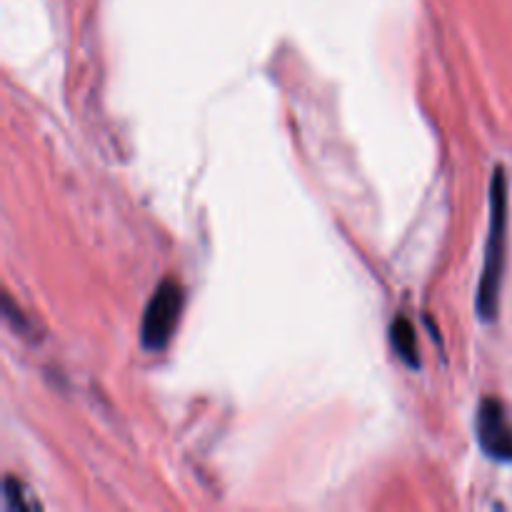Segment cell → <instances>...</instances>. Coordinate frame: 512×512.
I'll use <instances>...</instances> for the list:
<instances>
[{
    "mask_svg": "<svg viewBox=\"0 0 512 512\" xmlns=\"http://www.w3.org/2000/svg\"><path fill=\"white\" fill-rule=\"evenodd\" d=\"M180 310H183V288L175 280L160 283L145 308L143 323H140V343L145 350L158 353L170 343L175 328H178Z\"/></svg>",
    "mask_w": 512,
    "mask_h": 512,
    "instance_id": "2",
    "label": "cell"
},
{
    "mask_svg": "<svg viewBox=\"0 0 512 512\" xmlns=\"http://www.w3.org/2000/svg\"><path fill=\"white\" fill-rule=\"evenodd\" d=\"M3 508L13 510V512H25V510H40L38 500L30 495V490L25 488L20 480L15 478H5L3 483Z\"/></svg>",
    "mask_w": 512,
    "mask_h": 512,
    "instance_id": "5",
    "label": "cell"
},
{
    "mask_svg": "<svg viewBox=\"0 0 512 512\" xmlns=\"http://www.w3.org/2000/svg\"><path fill=\"white\" fill-rule=\"evenodd\" d=\"M390 343L405 365L418 368V338H415V328L408 318H395V323L390 325Z\"/></svg>",
    "mask_w": 512,
    "mask_h": 512,
    "instance_id": "4",
    "label": "cell"
},
{
    "mask_svg": "<svg viewBox=\"0 0 512 512\" xmlns=\"http://www.w3.org/2000/svg\"><path fill=\"white\" fill-rule=\"evenodd\" d=\"M505 250H508V178L498 168L490 185V233L485 240L483 270L478 283V315L485 323L498 318L500 290H503Z\"/></svg>",
    "mask_w": 512,
    "mask_h": 512,
    "instance_id": "1",
    "label": "cell"
},
{
    "mask_svg": "<svg viewBox=\"0 0 512 512\" xmlns=\"http://www.w3.org/2000/svg\"><path fill=\"white\" fill-rule=\"evenodd\" d=\"M478 443L488 458L512 463V420L505 405L485 398L478 408Z\"/></svg>",
    "mask_w": 512,
    "mask_h": 512,
    "instance_id": "3",
    "label": "cell"
}]
</instances>
